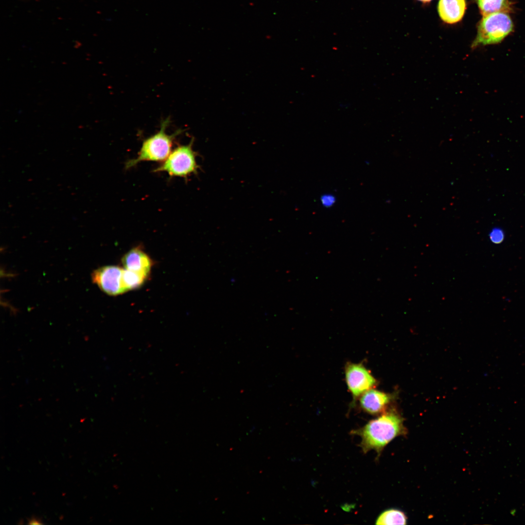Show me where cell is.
<instances>
[{"label":"cell","mask_w":525,"mask_h":525,"mask_svg":"<svg viewBox=\"0 0 525 525\" xmlns=\"http://www.w3.org/2000/svg\"><path fill=\"white\" fill-rule=\"evenodd\" d=\"M504 233L499 228H493L490 233L489 237L490 241L494 244H500L504 239Z\"/></svg>","instance_id":"4fadbf2b"},{"label":"cell","mask_w":525,"mask_h":525,"mask_svg":"<svg viewBox=\"0 0 525 525\" xmlns=\"http://www.w3.org/2000/svg\"><path fill=\"white\" fill-rule=\"evenodd\" d=\"M149 275L123 269L122 281L125 292L141 286L146 280Z\"/></svg>","instance_id":"8fae6325"},{"label":"cell","mask_w":525,"mask_h":525,"mask_svg":"<svg viewBox=\"0 0 525 525\" xmlns=\"http://www.w3.org/2000/svg\"><path fill=\"white\" fill-rule=\"evenodd\" d=\"M419 0L420 1H421L422 2H424V3H427V2H429L431 1L432 0Z\"/></svg>","instance_id":"9a60e30c"},{"label":"cell","mask_w":525,"mask_h":525,"mask_svg":"<svg viewBox=\"0 0 525 525\" xmlns=\"http://www.w3.org/2000/svg\"><path fill=\"white\" fill-rule=\"evenodd\" d=\"M169 120L164 121L160 130L145 140L136 158L128 160L125 168L129 169L142 161H164L171 153L173 140L179 132L172 135L166 133Z\"/></svg>","instance_id":"7a4b0ae2"},{"label":"cell","mask_w":525,"mask_h":525,"mask_svg":"<svg viewBox=\"0 0 525 525\" xmlns=\"http://www.w3.org/2000/svg\"><path fill=\"white\" fill-rule=\"evenodd\" d=\"M123 271L118 266H104L92 272L91 280L105 294L118 296L125 292L122 281Z\"/></svg>","instance_id":"5b68a950"},{"label":"cell","mask_w":525,"mask_h":525,"mask_svg":"<svg viewBox=\"0 0 525 525\" xmlns=\"http://www.w3.org/2000/svg\"><path fill=\"white\" fill-rule=\"evenodd\" d=\"M192 143L193 140L187 145L177 147L154 172H164L170 177L185 178L192 174H197L199 167L196 160V153L192 149Z\"/></svg>","instance_id":"277c9868"},{"label":"cell","mask_w":525,"mask_h":525,"mask_svg":"<svg viewBox=\"0 0 525 525\" xmlns=\"http://www.w3.org/2000/svg\"><path fill=\"white\" fill-rule=\"evenodd\" d=\"M404 432L402 418L394 412L385 413L352 432L360 437V446L364 453L374 450L378 455L388 443Z\"/></svg>","instance_id":"6da1fadb"},{"label":"cell","mask_w":525,"mask_h":525,"mask_svg":"<svg viewBox=\"0 0 525 525\" xmlns=\"http://www.w3.org/2000/svg\"><path fill=\"white\" fill-rule=\"evenodd\" d=\"M125 269L149 275L153 264L152 259L140 247H135L126 253L122 259Z\"/></svg>","instance_id":"ba28073f"},{"label":"cell","mask_w":525,"mask_h":525,"mask_svg":"<svg viewBox=\"0 0 525 525\" xmlns=\"http://www.w3.org/2000/svg\"><path fill=\"white\" fill-rule=\"evenodd\" d=\"M322 205L325 208H330L333 206L336 202V197L331 193L322 194L320 198Z\"/></svg>","instance_id":"5bb4252c"},{"label":"cell","mask_w":525,"mask_h":525,"mask_svg":"<svg viewBox=\"0 0 525 525\" xmlns=\"http://www.w3.org/2000/svg\"><path fill=\"white\" fill-rule=\"evenodd\" d=\"M390 400L389 394L372 388L361 395L359 402L361 408L365 412L376 415L385 410Z\"/></svg>","instance_id":"52a82bcc"},{"label":"cell","mask_w":525,"mask_h":525,"mask_svg":"<svg viewBox=\"0 0 525 525\" xmlns=\"http://www.w3.org/2000/svg\"><path fill=\"white\" fill-rule=\"evenodd\" d=\"M465 0H439L438 10L442 20L455 23L463 18L466 10Z\"/></svg>","instance_id":"9c48e42d"},{"label":"cell","mask_w":525,"mask_h":525,"mask_svg":"<svg viewBox=\"0 0 525 525\" xmlns=\"http://www.w3.org/2000/svg\"><path fill=\"white\" fill-rule=\"evenodd\" d=\"M513 24L508 13L497 12L483 16L480 21L472 48L498 43L513 30Z\"/></svg>","instance_id":"3957f363"},{"label":"cell","mask_w":525,"mask_h":525,"mask_svg":"<svg viewBox=\"0 0 525 525\" xmlns=\"http://www.w3.org/2000/svg\"><path fill=\"white\" fill-rule=\"evenodd\" d=\"M345 377L348 388L355 398L372 389L377 383L370 371L362 364L348 363L346 366Z\"/></svg>","instance_id":"8992f818"},{"label":"cell","mask_w":525,"mask_h":525,"mask_svg":"<svg viewBox=\"0 0 525 525\" xmlns=\"http://www.w3.org/2000/svg\"><path fill=\"white\" fill-rule=\"evenodd\" d=\"M407 517L403 512L397 509H389L383 512L376 521L377 525H405Z\"/></svg>","instance_id":"7c38bea8"},{"label":"cell","mask_w":525,"mask_h":525,"mask_svg":"<svg viewBox=\"0 0 525 525\" xmlns=\"http://www.w3.org/2000/svg\"><path fill=\"white\" fill-rule=\"evenodd\" d=\"M482 15L484 16L497 12L508 13L512 10L509 0H476Z\"/></svg>","instance_id":"30bf717a"}]
</instances>
